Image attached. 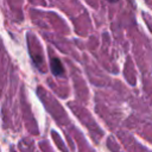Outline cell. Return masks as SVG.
I'll list each match as a JSON object with an SVG mask.
<instances>
[{"instance_id":"1","label":"cell","mask_w":152,"mask_h":152,"mask_svg":"<svg viewBox=\"0 0 152 152\" xmlns=\"http://www.w3.org/2000/svg\"><path fill=\"white\" fill-rule=\"evenodd\" d=\"M50 66H51V71H52V74L55 76L63 75V70L64 69H63V65H62V63H61V61L58 58H52Z\"/></svg>"},{"instance_id":"2","label":"cell","mask_w":152,"mask_h":152,"mask_svg":"<svg viewBox=\"0 0 152 152\" xmlns=\"http://www.w3.org/2000/svg\"><path fill=\"white\" fill-rule=\"evenodd\" d=\"M110 1H116V0H110Z\"/></svg>"}]
</instances>
